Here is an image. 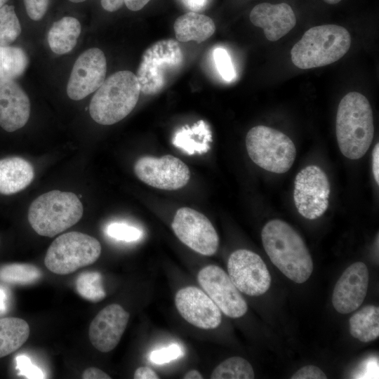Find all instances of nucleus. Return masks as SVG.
<instances>
[{"label": "nucleus", "instance_id": "27", "mask_svg": "<svg viewBox=\"0 0 379 379\" xmlns=\"http://www.w3.org/2000/svg\"><path fill=\"white\" fill-rule=\"evenodd\" d=\"M42 272L39 267L27 263H12L0 267V281L18 285H29L39 281Z\"/></svg>", "mask_w": 379, "mask_h": 379}, {"label": "nucleus", "instance_id": "2", "mask_svg": "<svg viewBox=\"0 0 379 379\" xmlns=\"http://www.w3.org/2000/svg\"><path fill=\"white\" fill-rule=\"evenodd\" d=\"M336 138L341 153L357 160L368 150L374 135L373 112L367 98L350 92L340 100L335 121Z\"/></svg>", "mask_w": 379, "mask_h": 379}, {"label": "nucleus", "instance_id": "4", "mask_svg": "<svg viewBox=\"0 0 379 379\" xmlns=\"http://www.w3.org/2000/svg\"><path fill=\"white\" fill-rule=\"evenodd\" d=\"M351 44L349 32L336 25H323L307 30L291 49V60L306 69L330 65L348 51Z\"/></svg>", "mask_w": 379, "mask_h": 379}, {"label": "nucleus", "instance_id": "43", "mask_svg": "<svg viewBox=\"0 0 379 379\" xmlns=\"http://www.w3.org/2000/svg\"><path fill=\"white\" fill-rule=\"evenodd\" d=\"M184 379H202V375L197 370H191L187 372L184 376Z\"/></svg>", "mask_w": 379, "mask_h": 379}, {"label": "nucleus", "instance_id": "46", "mask_svg": "<svg viewBox=\"0 0 379 379\" xmlns=\"http://www.w3.org/2000/svg\"><path fill=\"white\" fill-rule=\"evenodd\" d=\"M8 0H0V8L3 6Z\"/></svg>", "mask_w": 379, "mask_h": 379}, {"label": "nucleus", "instance_id": "11", "mask_svg": "<svg viewBox=\"0 0 379 379\" xmlns=\"http://www.w3.org/2000/svg\"><path fill=\"white\" fill-rule=\"evenodd\" d=\"M228 275L241 293L250 296L264 294L271 284V277L262 259L255 253L239 249L229 257Z\"/></svg>", "mask_w": 379, "mask_h": 379}, {"label": "nucleus", "instance_id": "5", "mask_svg": "<svg viewBox=\"0 0 379 379\" xmlns=\"http://www.w3.org/2000/svg\"><path fill=\"white\" fill-rule=\"evenodd\" d=\"M83 211V205L75 194L52 190L32 201L28 220L38 234L53 237L78 222Z\"/></svg>", "mask_w": 379, "mask_h": 379}, {"label": "nucleus", "instance_id": "37", "mask_svg": "<svg viewBox=\"0 0 379 379\" xmlns=\"http://www.w3.org/2000/svg\"><path fill=\"white\" fill-rule=\"evenodd\" d=\"M377 359H369L368 360H366L363 362V364H361V369L359 371H357V376L354 378H378V373H376V371H378V360Z\"/></svg>", "mask_w": 379, "mask_h": 379}, {"label": "nucleus", "instance_id": "34", "mask_svg": "<svg viewBox=\"0 0 379 379\" xmlns=\"http://www.w3.org/2000/svg\"><path fill=\"white\" fill-rule=\"evenodd\" d=\"M28 16L33 20H40L45 15L50 0H23Z\"/></svg>", "mask_w": 379, "mask_h": 379}, {"label": "nucleus", "instance_id": "31", "mask_svg": "<svg viewBox=\"0 0 379 379\" xmlns=\"http://www.w3.org/2000/svg\"><path fill=\"white\" fill-rule=\"evenodd\" d=\"M106 233L113 239L127 242L137 241L142 236L140 229L121 222H112L108 225Z\"/></svg>", "mask_w": 379, "mask_h": 379}, {"label": "nucleus", "instance_id": "7", "mask_svg": "<svg viewBox=\"0 0 379 379\" xmlns=\"http://www.w3.org/2000/svg\"><path fill=\"white\" fill-rule=\"evenodd\" d=\"M101 250L100 243L95 237L70 232L53 240L46 251L44 264L51 272L66 275L93 264Z\"/></svg>", "mask_w": 379, "mask_h": 379}, {"label": "nucleus", "instance_id": "42", "mask_svg": "<svg viewBox=\"0 0 379 379\" xmlns=\"http://www.w3.org/2000/svg\"><path fill=\"white\" fill-rule=\"evenodd\" d=\"M151 0H124L126 7L133 11L141 10Z\"/></svg>", "mask_w": 379, "mask_h": 379}, {"label": "nucleus", "instance_id": "30", "mask_svg": "<svg viewBox=\"0 0 379 379\" xmlns=\"http://www.w3.org/2000/svg\"><path fill=\"white\" fill-rule=\"evenodd\" d=\"M21 26L13 6L0 8V46H9L19 36Z\"/></svg>", "mask_w": 379, "mask_h": 379}, {"label": "nucleus", "instance_id": "12", "mask_svg": "<svg viewBox=\"0 0 379 379\" xmlns=\"http://www.w3.org/2000/svg\"><path fill=\"white\" fill-rule=\"evenodd\" d=\"M134 172L145 184L166 190L183 187L190 178L187 166L172 155L140 157L134 165Z\"/></svg>", "mask_w": 379, "mask_h": 379}, {"label": "nucleus", "instance_id": "29", "mask_svg": "<svg viewBox=\"0 0 379 379\" xmlns=\"http://www.w3.org/2000/svg\"><path fill=\"white\" fill-rule=\"evenodd\" d=\"M77 293L84 299L98 302L106 297L102 275L98 272H85L80 274L75 281Z\"/></svg>", "mask_w": 379, "mask_h": 379}, {"label": "nucleus", "instance_id": "39", "mask_svg": "<svg viewBox=\"0 0 379 379\" xmlns=\"http://www.w3.org/2000/svg\"><path fill=\"white\" fill-rule=\"evenodd\" d=\"M134 379H159L158 375L150 368L140 366L138 368L133 375Z\"/></svg>", "mask_w": 379, "mask_h": 379}, {"label": "nucleus", "instance_id": "13", "mask_svg": "<svg viewBox=\"0 0 379 379\" xmlns=\"http://www.w3.org/2000/svg\"><path fill=\"white\" fill-rule=\"evenodd\" d=\"M197 279L224 314L237 319L246 313L248 306L246 300L222 268L214 265H208L199 272Z\"/></svg>", "mask_w": 379, "mask_h": 379}, {"label": "nucleus", "instance_id": "40", "mask_svg": "<svg viewBox=\"0 0 379 379\" xmlns=\"http://www.w3.org/2000/svg\"><path fill=\"white\" fill-rule=\"evenodd\" d=\"M372 171L375 182L379 184V144L377 143L372 152Z\"/></svg>", "mask_w": 379, "mask_h": 379}, {"label": "nucleus", "instance_id": "23", "mask_svg": "<svg viewBox=\"0 0 379 379\" xmlns=\"http://www.w3.org/2000/svg\"><path fill=\"white\" fill-rule=\"evenodd\" d=\"M81 31V24L74 17L65 16L55 21L48 33L51 51L58 55L68 53L76 46Z\"/></svg>", "mask_w": 379, "mask_h": 379}, {"label": "nucleus", "instance_id": "21", "mask_svg": "<svg viewBox=\"0 0 379 379\" xmlns=\"http://www.w3.org/2000/svg\"><path fill=\"white\" fill-rule=\"evenodd\" d=\"M173 29L178 41H194L201 43L214 34L215 25L210 17L196 12H189L175 20Z\"/></svg>", "mask_w": 379, "mask_h": 379}, {"label": "nucleus", "instance_id": "25", "mask_svg": "<svg viewBox=\"0 0 379 379\" xmlns=\"http://www.w3.org/2000/svg\"><path fill=\"white\" fill-rule=\"evenodd\" d=\"M350 334L363 343L373 341L379 336V308L368 305L354 314L349 320Z\"/></svg>", "mask_w": 379, "mask_h": 379}, {"label": "nucleus", "instance_id": "22", "mask_svg": "<svg viewBox=\"0 0 379 379\" xmlns=\"http://www.w3.org/2000/svg\"><path fill=\"white\" fill-rule=\"evenodd\" d=\"M212 135L208 124L203 120L192 126H185L174 135L173 144L189 155L201 154L208 152Z\"/></svg>", "mask_w": 379, "mask_h": 379}, {"label": "nucleus", "instance_id": "14", "mask_svg": "<svg viewBox=\"0 0 379 379\" xmlns=\"http://www.w3.org/2000/svg\"><path fill=\"white\" fill-rule=\"evenodd\" d=\"M107 72L104 53L98 48L86 50L77 58L67 86V94L79 100L95 91L103 83Z\"/></svg>", "mask_w": 379, "mask_h": 379}, {"label": "nucleus", "instance_id": "32", "mask_svg": "<svg viewBox=\"0 0 379 379\" xmlns=\"http://www.w3.org/2000/svg\"><path fill=\"white\" fill-rule=\"evenodd\" d=\"M213 60L221 77L226 81H232L235 76V70L227 51L221 47L213 51Z\"/></svg>", "mask_w": 379, "mask_h": 379}, {"label": "nucleus", "instance_id": "18", "mask_svg": "<svg viewBox=\"0 0 379 379\" xmlns=\"http://www.w3.org/2000/svg\"><path fill=\"white\" fill-rule=\"evenodd\" d=\"M30 115L27 93L14 80H0V126L8 132L23 127Z\"/></svg>", "mask_w": 379, "mask_h": 379}, {"label": "nucleus", "instance_id": "6", "mask_svg": "<svg viewBox=\"0 0 379 379\" xmlns=\"http://www.w3.org/2000/svg\"><path fill=\"white\" fill-rule=\"evenodd\" d=\"M246 147L251 159L259 167L275 173L287 172L296 157V148L284 133L265 126L248 132Z\"/></svg>", "mask_w": 379, "mask_h": 379}, {"label": "nucleus", "instance_id": "44", "mask_svg": "<svg viewBox=\"0 0 379 379\" xmlns=\"http://www.w3.org/2000/svg\"><path fill=\"white\" fill-rule=\"evenodd\" d=\"M187 5L192 9H199L202 7L206 0H185Z\"/></svg>", "mask_w": 379, "mask_h": 379}, {"label": "nucleus", "instance_id": "20", "mask_svg": "<svg viewBox=\"0 0 379 379\" xmlns=\"http://www.w3.org/2000/svg\"><path fill=\"white\" fill-rule=\"evenodd\" d=\"M32 165L20 157L0 159V194L10 195L25 189L32 182Z\"/></svg>", "mask_w": 379, "mask_h": 379}, {"label": "nucleus", "instance_id": "15", "mask_svg": "<svg viewBox=\"0 0 379 379\" xmlns=\"http://www.w3.org/2000/svg\"><path fill=\"white\" fill-rule=\"evenodd\" d=\"M175 303L182 318L196 327L214 329L221 323V311L199 288L187 286L181 288L175 294Z\"/></svg>", "mask_w": 379, "mask_h": 379}, {"label": "nucleus", "instance_id": "41", "mask_svg": "<svg viewBox=\"0 0 379 379\" xmlns=\"http://www.w3.org/2000/svg\"><path fill=\"white\" fill-rule=\"evenodd\" d=\"M101 6L108 12L119 10L124 4V0H100Z\"/></svg>", "mask_w": 379, "mask_h": 379}, {"label": "nucleus", "instance_id": "35", "mask_svg": "<svg viewBox=\"0 0 379 379\" xmlns=\"http://www.w3.org/2000/svg\"><path fill=\"white\" fill-rule=\"evenodd\" d=\"M17 367L20 374L27 378H44L42 371L35 365L32 364L29 359L24 355L16 358Z\"/></svg>", "mask_w": 379, "mask_h": 379}, {"label": "nucleus", "instance_id": "9", "mask_svg": "<svg viewBox=\"0 0 379 379\" xmlns=\"http://www.w3.org/2000/svg\"><path fill=\"white\" fill-rule=\"evenodd\" d=\"M331 185L325 172L315 165L302 168L295 176L293 199L298 213L314 220L327 210Z\"/></svg>", "mask_w": 379, "mask_h": 379}, {"label": "nucleus", "instance_id": "45", "mask_svg": "<svg viewBox=\"0 0 379 379\" xmlns=\"http://www.w3.org/2000/svg\"><path fill=\"white\" fill-rule=\"evenodd\" d=\"M326 3L329 4H335L339 3L341 0H324Z\"/></svg>", "mask_w": 379, "mask_h": 379}, {"label": "nucleus", "instance_id": "26", "mask_svg": "<svg viewBox=\"0 0 379 379\" xmlns=\"http://www.w3.org/2000/svg\"><path fill=\"white\" fill-rule=\"evenodd\" d=\"M28 64V56L22 48L0 46V80H14L20 77Z\"/></svg>", "mask_w": 379, "mask_h": 379}, {"label": "nucleus", "instance_id": "8", "mask_svg": "<svg viewBox=\"0 0 379 379\" xmlns=\"http://www.w3.org/2000/svg\"><path fill=\"white\" fill-rule=\"evenodd\" d=\"M183 58L179 44L172 39L160 40L147 48L136 74L140 92L154 95L161 91L181 67Z\"/></svg>", "mask_w": 379, "mask_h": 379}, {"label": "nucleus", "instance_id": "19", "mask_svg": "<svg viewBox=\"0 0 379 379\" xmlns=\"http://www.w3.org/2000/svg\"><path fill=\"white\" fill-rule=\"evenodd\" d=\"M250 20L263 29L266 38L276 41L288 34L295 25L296 18L292 8L286 3H261L253 8Z\"/></svg>", "mask_w": 379, "mask_h": 379}, {"label": "nucleus", "instance_id": "36", "mask_svg": "<svg viewBox=\"0 0 379 379\" xmlns=\"http://www.w3.org/2000/svg\"><path fill=\"white\" fill-rule=\"evenodd\" d=\"M326 378L323 371L314 365L302 367L291 377L292 379H326Z\"/></svg>", "mask_w": 379, "mask_h": 379}, {"label": "nucleus", "instance_id": "47", "mask_svg": "<svg viewBox=\"0 0 379 379\" xmlns=\"http://www.w3.org/2000/svg\"><path fill=\"white\" fill-rule=\"evenodd\" d=\"M69 1L71 2H73V3H80V2H83L86 0H69Z\"/></svg>", "mask_w": 379, "mask_h": 379}, {"label": "nucleus", "instance_id": "16", "mask_svg": "<svg viewBox=\"0 0 379 379\" xmlns=\"http://www.w3.org/2000/svg\"><path fill=\"white\" fill-rule=\"evenodd\" d=\"M130 314L120 305L113 303L101 310L90 324L88 337L101 352H109L119 344Z\"/></svg>", "mask_w": 379, "mask_h": 379}, {"label": "nucleus", "instance_id": "33", "mask_svg": "<svg viewBox=\"0 0 379 379\" xmlns=\"http://www.w3.org/2000/svg\"><path fill=\"white\" fill-rule=\"evenodd\" d=\"M182 354L180 347L177 344H172L168 347L154 350L151 352L149 359L154 364H162L176 359Z\"/></svg>", "mask_w": 379, "mask_h": 379}, {"label": "nucleus", "instance_id": "10", "mask_svg": "<svg viewBox=\"0 0 379 379\" xmlns=\"http://www.w3.org/2000/svg\"><path fill=\"white\" fill-rule=\"evenodd\" d=\"M172 229L176 237L193 251L208 256L216 253L218 235L211 221L200 212L180 208L174 216Z\"/></svg>", "mask_w": 379, "mask_h": 379}, {"label": "nucleus", "instance_id": "3", "mask_svg": "<svg viewBox=\"0 0 379 379\" xmlns=\"http://www.w3.org/2000/svg\"><path fill=\"white\" fill-rule=\"evenodd\" d=\"M140 93L135 74L128 70L117 72L96 90L89 105L91 117L102 125L117 123L134 109Z\"/></svg>", "mask_w": 379, "mask_h": 379}, {"label": "nucleus", "instance_id": "1", "mask_svg": "<svg viewBox=\"0 0 379 379\" xmlns=\"http://www.w3.org/2000/svg\"><path fill=\"white\" fill-rule=\"evenodd\" d=\"M262 242L272 262L289 279L305 282L313 271V261L300 235L287 222L274 219L263 227Z\"/></svg>", "mask_w": 379, "mask_h": 379}, {"label": "nucleus", "instance_id": "38", "mask_svg": "<svg viewBox=\"0 0 379 379\" xmlns=\"http://www.w3.org/2000/svg\"><path fill=\"white\" fill-rule=\"evenodd\" d=\"M83 379H110L111 377L105 372L95 367L86 368L81 374Z\"/></svg>", "mask_w": 379, "mask_h": 379}, {"label": "nucleus", "instance_id": "28", "mask_svg": "<svg viewBox=\"0 0 379 379\" xmlns=\"http://www.w3.org/2000/svg\"><path fill=\"white\" fill-rule=\"evenodd\" d=\"M254 371L251 364L240 357L228 358L213 371L212 379H253Z\"/></svg>", "mask_w": 379, "mask_h": 379}, {"label": "nucleus", "instance_id": "24", "mask_svg": "<svg viewBox=\"0 0 379 379\" xmlns=\"http://www.w3.org/2000/svg\"><path fill=\"white\" fill-rule=\"evenodd\" d=\"M28 323L18 317L0 319V358L18 350L28 339Z\"/></svg>", "mask_w": 379, "mask_h": 379}, {"label": "nucleus", "instance_id": "17", "mask_svg": "<svg viewBox=\"0 0 379 379\" xmlns=\"http://www.w3.org/2000/svg\"><path fill=\"white\" fill-rule=\"evenodd\" d=\"M369 281L367 266L356 262L349 266L337 281L332 304L340 314H349L358 309L366 295Z\"/></svg>", "mask_w": 379, "mask_h": 379}]
</instances>
